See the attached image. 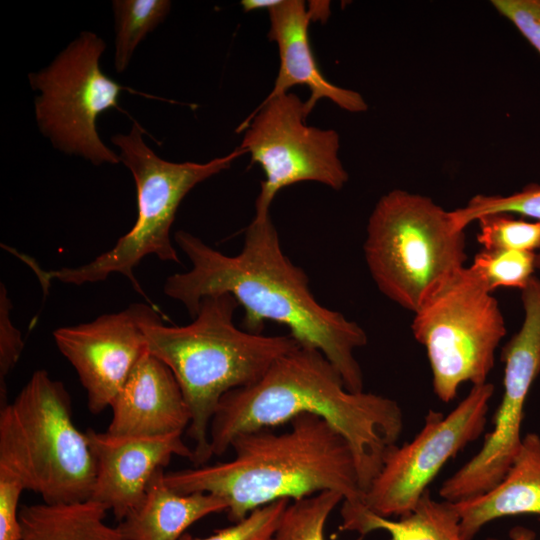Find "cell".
Returning a JSON list of instances; mask_svg holds the SVG:
<instances>
[{
	"label": "cell",
	"instance_id": "6da1fadb",
	"mask_svg": "<svg viewBox=\"0 0 540 540\" xmlns=\"http://www.w3.org/2000/svg\"><path fill=\"white\" fill-rule=\"evenodd\" d=\"M174 240L191 269L170 275L164 293L184 305L191 317L210 295L230 294L244 309L243 329L262 333L266 321L286 326L296 342L321 351L346 388L362 392L363 374L354 351L368 342L365 330L342 313L320 304L309 278L283 252L271 216L253 217L241 251L234 256L179 230Z\"/></svg>",
	"mask_w": 540,
	"mask_h": 540
},
{
	"label": "cell",
	"instance_id": "7a4b0ae2",
	"mask_svg": "<svg viewBox=\"0 0 540 540\" xmlns=\"http://www.w3.org/2000/svg\"><path fill=\"white\" fill-rule=\"evenodd\" d=\"M302 413L323 418L346 439L362 494L403 429L402 410L395 400L349 391L321 351L298 345L279 357L256 383L222 397L209 428L212 454L225 453L239 433L289 423Z\"/></svg>",
	"mask_w": 540,
	"mask_h": 540
},
{
	"label": "cell",
	"instance_id": "3957f363",
	"mask_svg": "<svg viewBox=\"0 0 540 540\" xmlns=\"http://www.w3.org/2000/svg\"><path fill=\"white\" fill-rule=\"evenodd\" d=\"M289 430L271 428L237 434L232 460L165 473L173 491L206 492L223 498L227 517L236 523L253 510L280 499L298 500L332 490L344 500L362 492L354 455L346 439L326 420L302 413Z\"/></svg>",
	"mask_w": 540,
	"mask_h": 540
},
{
	"label": "cell",
	"instance_id": "277c9868",
	"mask_svg": "<svg viewBox=\"0 0 540 540\" xmlns=\"http://www.w3.org/2000/svg\"><path fill=\"white\" fill-rule=\"evenodd\" d=\"M238 306L230 294L210 295L188 325L166 326L160 319L144 326L148 352L169 367L188 405L187 434L194 442L196 467L213 456L209 428L222 397L256 383L299 345L290 334L269 336L237 327Z\"/></svg>",
	"mask_w": 540,
	"mask_h": 540
},
{
	"label": "cell",
	"instance_id": "5b68a950",
	"mask_svg": "<svg viewBox=\"0 0 540 540\" xmlns=\"http://www.w3.org/2000/svg\"><path fill=\"white\" fill-rule=\"evenodd\" d=\"M71 407L63 383L37 370L0 409V469L47 504L89 500L96 479L94 456Z\"/></svg>",
	"mask_w": 540,
	"mask_h": 540
},
{
	"label": "cell",
	"instance_id": "8992f818",
	"mask_svg": "<svg viewBox=\"0 0 540 540\" xmlns=\"http://www.w3.org/2000/svg\"><path fill=\"white\" fill-rule=\"evenodd\" d=\"M145 130L136 121L127 134H116L112 142L120 149V161L131 171L136 184L137 219L131 230L108 251L75 268L45 271L27 255L20 258L35 272L47 291L53 280L82 285L105 280L119 273L142 292L133 270L148 255L161 261L180 263L170 230L184 197L199 183L226 169L246 152L239 146L223 157L206 163L169 162L155 154L143 140Z\"/></svg>",
	"mask_w": 540,
	"mask_h": 540
},
{
	"label": "cell",
	"instance_id": "52a82bcc",
	"mask_svg": "<svg viewBox=\"0 0 540 540\" xmlns=\"http://www.w3.org/2000/svg\"><path fill=\"white\" fill-rule=\"evenodd\" d=\"M363 252L380 292L413 313L467 260L465 233L449 211L403 189L389 191L376 203Z\"/></svg>",
	"mask_w": 540,
	"mask_h": 540
},
{
	"label": "cell",
	"instance_id": "ba28073f",
	"mask_svg": "<svg viewBox=\"0 0 540 540\" xmlns=\"http://www.w3.org/2000/svg\"><path fill=\"white\" fill-rule=\"evenodd\" d=\"M411 329L426 349L433 391L445 403L457 396L461 384L487 382L507 331L497 300L471 266L414 312Z\"/></svg>",
	"mask_w": 540,
	"mask_h": 540
},
{
	"label": "cell",
	"instance_id": "9c48e42d",
	"mask_svg": "<svg viewBox=\"0 0 540 540\" xmlns=\"http://www.w3.org/2000/svg\"><path fill=\"white\" fill-rule=\"evenodd\" d=\"M105 47L98 35L84 31L50 65L28 76L31 87L40 92L35 98L40 131L58 150L94 165L121 162L99 137L97 117L109 109L122 111V91L137 93L102 71L100 58Z\"/></svg>",
	"mask_w": 540,
	"mask_h": 540
},
{
	"label": "cell",
	"instance_id": "30bf717a",
	"mask_svg": "<svg viewBox=\"0 0 540 540\" xmlns=\"http://www.w3.org/2000/svg\"><path fill=\"white\" fill-rule=\"evenodd\" d=\"M305 101L288 92L261 104L239 125L240 147L262 168L265 179L255 201V217L270 215L278 192L312 181L341 190L349 175L338 152L339 135L307 124Z\"/></svg>",
	"mask_w": 540,
	"mask_h": 540
},
{
	"label": "cell",
	"instance_id": "8fae6325",
	"mask_svg": "<svg viewBox=\"0 0 540 540\" xmlns=\"http://www.w3.org/2000/svg\"><path fill=\"white\" fill-rule=\"evenodd\" d=\"M494 385L472 386L447 415L429 410L423 428L408 443L386 453L380 472L359 501L374 514L390 518L410 513L448 460L484 431Z\"/></svg>",
	"mask_w": 540,
	"mask_h": 540
},
{
	"label": "cell",
	"instance_id": "7c38bea8",
	"mask_svg": "<svg viewBox=\"0 0 540 540\" xmlns=\"http://www.w3.org/2000/svg\"><path fill=\"white\" fill-rule=\"evenodd\" d=\"M524 320L501 352L504 362L503 395L493 429L481 449L440 488V496L456 503L481 495L508 472L521 446L524 406L540 373V279L532 277L521 290Z\"/></svg>",
	"mask_w": 540,
	"mask_h": 540
},
{
	"label": "cell",
	"instance_id": "4fadbf2b",
	"mask_svg": "<svg viewBox=\"0 0 540 540\" xmlns=\"http://www.w3.org/2000/svg\"><path fill=\"white\" fill-rule=\"evenodd\" d=\"M156 320L160 316L153 307L133 303L119 312L53 332L59 351L87 392L88 408L93 414L111 406L147 351L144 326Z\"/></svg>",
	"mask_w": 540,
	"mask_h": 540
},
{
	"label": "cell",
	"instance_id": "5bb4252c",
	"mask_svg": "<svg viewBox=\"0 0 540 540\" xmlns=\"http://www.w3.org/2000/svg\"><path fill=\"white\" fill-rule=\"evenodd\" d=\"M96 462L90 500L111 510L119 522L143 498L154 473L174 455L193 460V449L181 433L163 437H117L107 432H86Z\"/></svg>",
	"mask_w": 540,
	"mask_h": 540
},
{
	"label": "cell",
	"instance_id": "9a60e30c",
	"mask_svg": "<svg viewBox=\"0 0 540 540\" xmlns=\"http://www.w3.org/2000/svg\"><path fill=\"white\" fill-rule=\"evenodd\" d=\"M107 433L117 437H163L188 428L191 415L169 367L148 352L114 398Z\"/></svg>",
	"mask_w": 540,
	"mask_h": 540
},
{
	"label": "cell",
	"instance_id": "2e32d148",
	"mask_svg": "<svg viewBox=\"0 0 540 540\" xmlns=\"http://www.w3.org/2000/svg\"><path fill=\"white\" fill-rule=\"evenodd\" d=\"M317 10V6L315 10H307L301 0H281L268 10V38L277 43L280 66L274 86L263 102L288 93L296 85H305L310 91L305 101L309 114L324 98L348 112H364L368 105L363 96L328 81L317 65L308 33Z\"/></svg>",
	"mask_w": 540,
	"mask_h": 540
},
{
	"label": "cell",
	"instance_id": "e0dca14e",
	"mask_svg": "<svg viewBox=\"0 0 540 540\" xmlns=\"http://www.w3.org/2000/svg\"><path fill=\"white\" fill-rule=\"evenodd\" d=\"M463 540H472L487 523L506 516L533 514L540 521V436L528 433L503 479L487 492L453 503Z\"/></svg>",
	"mask_w": 540,
	"mask_h": 540
},
{
	"label": "cell",
	"instance_id": "ac0fdd59",
	"mask_svg": "<svg viewBox=\"0 0 540 540\" xmlns=\"http://www.w3.org/2000/svg\"><path fill=\"white\" fill-rule=\"evenodd\" d=\"M164 475V468L154 473L143 498L119 522L127 540H179L193 523L227 510L226 501L217 495L173 491Z\"/></svg>",
	"mask_w": 540,
	"mask_h": 540
},
{
	"label": "cell",
	"instance_id": "d6986e66",
	"mask_svg": "<svg viewBox=\"0 0 540 540\" xmlns=\"http://www.w3.org/2000/svg\"><path fill=\"white\" fill-rule=\"evenodd\" d=\"M340 531L364 536L375 530L386 531L389 540H463L459 515L452 502H438L427 489L407 515L390 519L366 509L359 500H343Z\"/></svg>",
	"mask_w": 540,
	"mask_h": 540
},
{
	"label": "cell",
	"instance_id": "ffe728a7",
	"mask_svg": "<svg viewBox=\"0 0 540 540\" xmlns=\"http://www.w3.org/2000/svg\"><path fill=\"white\" fill-rule=\"evenodd\" d=\"M107 511L90 499L25 505L19 513V540H127L118 527L105 522Z\"/></svg>",
	"mask_w": 540,
	"mask_h": 540
},
{
	"label": "cell",
	"instance_id": "44dd1931",
	"mask_svg": "<svg viewBox=\"0 0 540 540\" xmlns=\"http://www.w3.org/2000/svg\"><path fill=\"white\" fill-rule=\"evenodd\" d=\"M114 67L124 72L138 44L164 21L171 9L168 0H116Z\"/></svg>",
	"mask_w": 540,
	"mask_h": 540
},
{
	"label": "cell",
	"instance_id": "7402d4cb",
	"mask_svg": "<svg viewBox=\"0 0 540 540\" xmlns=\"http://www.w3.org/2000/svg\"><path fill=\"white\" fill-rule=\"evenodd\" d=\"M344 496L332 490L292 500L285 509L272 540H325V525Z\"/></svg>",
	"mask_w": 540,
	"mask_h": 540
},
{
	"label": "cell",
	"instance_id": "603a6c76",
	"mask_svg": "<svg viewBox=\"0 0 540 540\" xmlns=\"http://www.w3.org/2000/svg\"><path fill=\"white\" fill-rule=\"evenodd\" d=\"M496 213H516L540 221V185L530 184L506 196L479 194L465 206L449 211L452 222L461 231L480 217ZM536 269H540V249L536 252Z\"/></svg>",
	"mask_w": 540,
	"mask_h": 540
},
{
	"label": "cell",
	"instance_id": "cb8c5ba5",
	"mask_svg": "<svg viewBox=\"0 0 540 540\" xmlns=\"http://www.w3.org/2000/svg\"><path fill=\"white\" fill-rule=\"evenodd\" d=\"M492 292L500 287L524 289L536 269V252L481 250L470 265Z\"/></svg>",
	"mask_w": 540,
	"mask_h": 540
},
{
	"label": "cell",
	"instance_id": "d4e9b609",
	"mask_svg": "<svg viewBox=\"0 0 540 540\" xmlns=\"http://www.w3.org/2000/svg\"><path fill=\"white\" fill-rule=\"evenodd\" d=\"M478 242L485 250L540 249V221L516 219L507 213L488 214L478 220Z\"/></svg>",
	"mask_w": 540,
	"mask_h": 540
},
{
	"label": "cell",
	"instance_id": "484cf974",
	"mask_svg": "<svg viewBox=\"0 0 540 540\" xmlns=\"http://www.w3.org/2000/svg\"><path fill=\"white\" fill-rule=\"evenodd\" d=\"M290 502V499L285 498L259 507L242 520L216 530L210 536L200 538L185 532L179 540H272Z\"/></svg>",
	"mask_w": 540,
	"mask_h": 540
},
{
	"label": "cell",
	"instance_id": "4316f807",
	"mask_svg": "<svg viewBox=\"0 0 540 540\" xmlns=\"http://www.w3.org/2000/svg\"><path fill=\"white\" fill-rule=\"evenodd\" d=\"M12 304L3 284L0 287V397L1 405L6 401L5 379L18 362L23 350L20 331L14 326L11 318Z\"/></svg>",
	"mask_w": 540,
	"mask_h": 540
},
{
	"label": "cell",
	"instance_id": "83f0119b",
	"mask_svg": "<svg viewBox=\"0 0 540 540\" xmlns=\"http://www.w3.org/2000/svg\"><path fill=\"white\" fill-rule=\"evenodd\" d=\"M491 3L540 54V0H493Z\"/></svg>",
	"mask_w": 540,
	"mask_h": 540
},
{
	"label": "cell",
	"instance_id": "f1b7e54d",
	"mask_svg": "<svg viewBox=\"0 0 540 540\" xmlns=\"http://www.w3.org/2000/svg\"><path fill=\"white\" fill-rule=\"evenodd\" d=\"M24 486L12 473L0 469V540H19V499Z\"/></svg>",
	"mask_w": 540,
	"mask_h": 540
},
{
	"label": "cell",
	"instance_id": "f546056e",
	"mask_svg": "<svg viewBox=\"0 0 540 540\" xmlns=\"http://www.w3.org/2000/svg\"><path fill=\"white\" fill-rule=\"evenodd\" d=\"M281 0H243L241 6L244 12H250L257 9H271L276 6Z\"/></svg>",
	"mask_w": 540,
	"mask_h": 540
},
{
	"label": "cell",
	"instance_id": "4dcf8cb0",
	"mask_svg": "<svg viewBox=\"0 0 540 540\" xmlns=\"http://www.w3.org/2000/svg\"><path fill=\"white\" fill-rule=\"evenodd\" d=\"M535 534L529 529L523 527H515L510 532V540H534ZM497 540V539H488Z\"/></svg>",
	"mask_w": 540,
	"mask_h": 540
}]
</instances>
